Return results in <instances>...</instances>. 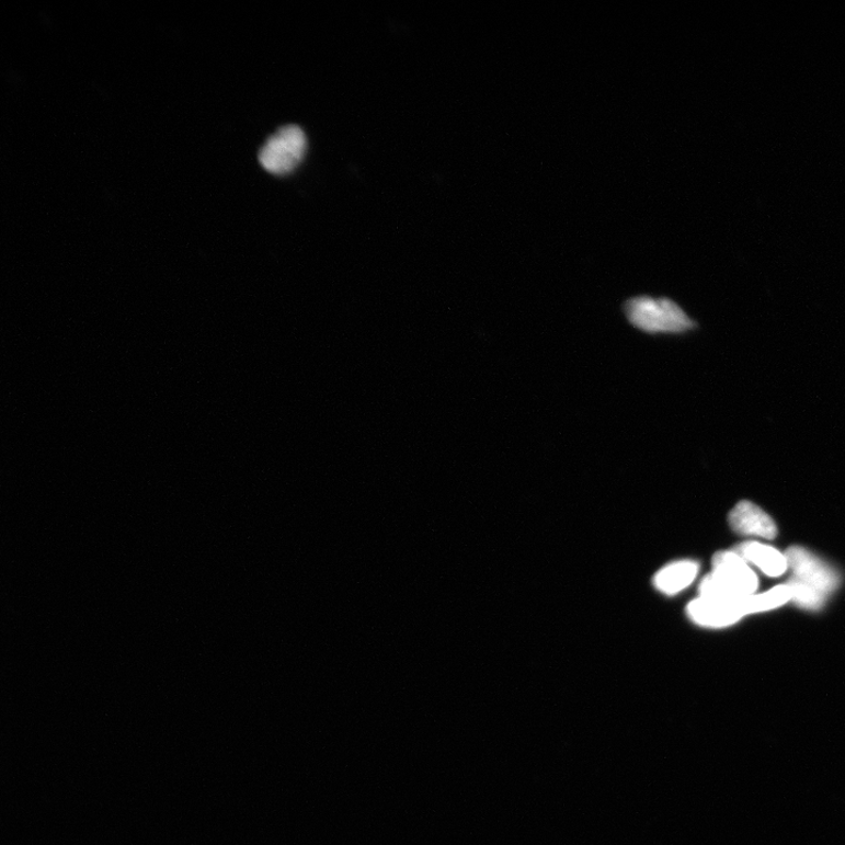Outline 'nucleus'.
Masks as SVG:
<instances>
[{
    "label": "nucleus",
    "instance_id": "obj_3",
    "mask_svg": "<svg viewBox=\"0 0 845 845\" xmlns=\"http://www.w3.org/2000/svg\"><path fill=\"white\" fill-rule=\"evenodd\" d=\"M785 556L788 568L792 570L795 578L801 582L813 586L823 594L832 593L838 587L841 583L838 573L815 555L800 548V546H792Z\"/></svg>",
    "mask_w": 845,
    "mask_h": 845
},
{
    "label": "nucleus",
    "instance_id": "obj_6",
    "mask_svg": "<svg viewBox=\"0 0 845 845\" xmlns=\"http://www.w3.org/2000/svg\"><path fill=\"white\" fill-rule=\"evenodd\" d=\"M729 524L734 532L743 536H756L774 539L777 528L767 513L757 505L743 501L740 502L729 515Z\"/></svg>",
    "mask_w": 845,
    "mask_h": 845
},
{
    "label": "nucleus",
    "instance_id": "obj_2",
    "mask_svg": "<svg viewBox=\"0 0 845 845\" xmlns=\"http://www.w3.org/2000/svg\"><path fill=\"white\" fill-rule=\"evenodd\" d=\"M308 140L304 129L297 125L279 128L259 155L264 170L274 175H287L294 172L306 156Z\"/></svg>",
    "mask_w": 845,
    "mask_h": 845
},
{
    "label": "nucleus",
    "instance_id": "obj_4",
    "mask_svg": "<svg viewBox=\"0 0 845 845\" xmlns=\"http://www.w3.org/2000/svg\"><path fill=\"white\" fill-rule=\"evenodd\" d=\"M711 574L739 596L752 595L758 586L757 576L747 561L734 551H723L712 557Z\"/></svg>",
    "mask_w": 845,
    "mask_h": 845
},
{
    "label": "nucleus",
    "instance_id": "obj_9",
    "mask_svg": "<svg viewBox=\"0 0 845 845\" xmlns=\"http://www.w3.org/2000/svg\"><path fill=\"white\" fill-rule=\"evenodd\" d=\"M791 601L789 587L787 585L777 586L764 594H752L744 596L741 601V608L744 617L754 615V613L766 612L780 607Z\"/></svg>",
    "mask_w": 845,
    "mask_h": 845
},
{
    "label": "nucleus",
    "instance_id": "obj_7",
    "mask_svg": "<svg viewBox=\"0 0 845 845\" xmlns=\"http://www.w3.org/2000/svg\"><path fill=\"white\" fill-rule=\"evenodd\" d=\"M734 552L769 576H780L788 569L786 556L765 544L743 543L738 546Z\"/></svg>",
    "mask_w": 845,
    "mask_h": 845
},
{
    "label": "nucleus",
    "instance_id": "obj_5",
    "mask_svg": "<svg viewBox=\"0 0 845 845\" xmlns=\"http://www.w3.org/2000/svg\"><path fill=\"white\" fill-rule=\"evenodd\" d=\"M741 600L728 602L707 598V596L700 595L698 600L693 601L688 605V617L695 624L705 627L721 628L731 626L744 617L740 607Z\"/></svg>",
    "mask_w": 845,
    "mask_h": 845
},
{
    "label": "nucleus",
    "instance_id": "obj_10",
    "mask_svg": "<svg viewBox=\"0 0 845 845\" xmlns=\"http://www.w3.org/2000/svg\"><path fill=\"white\" fill-rule=\"evenodd\" d=\"M786 585L789 587L791 601L801 607L817 610L823 606L825 594L798 578L790 579Z\"/></svg>",
    "mask_w": 845,
    "mask_h": 845
},
{
    "label": "nucleus",
    "instance_id": "obj_1",
    "mask_svg": "<svg viewBox=\"0 0 845 845\" xmlns=\"http://www.w3.org/2000/svg\"><path fill=\"white\" fill-rule=\"evenodd\" d=\"M626 317L649 334H681L694 327L683 308L670 298L638 296L625 306Z\"/></svg>",
    "mask_w": 845,
    "mask_h": 845
},
{
    "label": "nucleus",
    "instance_id": "obj_8",
    "mask_svg": "<svg viewBox=\"0 0 845 845\" xmlns=\"http://www.w3.org/2000/svg\"><path fill=\"white\" fill-rule=\"evenodd\" d=\"M698 573V562L692 560L675 561L660 570L655 574L653 583L661 593L674 595L687 589Z\"/></svg>",
    "mask_w": 845,
    "mask_h": 845
}]
</instances>
